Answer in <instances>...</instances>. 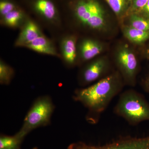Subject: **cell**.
Returning <instances> with one entry per match:
<instances>
[{
    "mask_svg": "<svg viewBox=\"0 0 149 149\" xmlns=\"http://www.w3.org/2000/svg\"><path fill=\"white\" fill-rule=\"evenodd\" d=\"M124 84L120 73L113 72L91 86L75 90L73 99L88 110L87 121L95 124L112 100L121 92Z\"/></svg>",
    "mask_w": 149,
    "mask_h": 149,
    "instance_id": "1",
    "label": "cell"
},
{
    "mask_svg": "<svg viewBox=\"0 0 149 149\" xmlns=\"http://www.w3.org/2000/svg\"><path fill=\"white\" fill-rule=\"evenodd\" d=\"M113 112L131 125L149 121V103L142 94L131 89L120 94Z\"/></svg>",
    "mask_w": 149,
    "mask_h": 149,
    "instance_id": "2",
    "label": "cell"
},
{
    "mask_svg": "<svg viewBox=\"0 0 149 149\" xmlns=\"http://www.w3.org/2000/svg\"><path fill=\"white\" fill-rule=\"evenodd\" d=\"M54 109V105L49 96L37 98L27 112L22 126L17 135L24 139L32 130L49 125Z\"/></svg>",
    "mask_w": 149,
    "mask_h": 149,
    "instance_id": "3",
    "label": "cell"
},
{
    "mask_svg": "<svg viewBox=\"0 0 149 149\" xmlns=\"http://www.w3.org/2000/svg\"><path fill=\"white\" fill-rule=\"evenodd\" d=\"M73 17L81 26L102 30L107 26L105 13L97 0H77L72 7Z\"/></svg>",
    "mask_w": 149,
    "mask_h": 149,
    "instance_id": "4",
    "label": "cell"
},
{
    "mask_svg": "<svg viewBox=\"0 0 149 149\" xmlns=\"http://www.w3.org/2000/svg\"><path fill=\"white\" fill-rule=\"evenodd\" d=\"M67 149H149V136L121 137L102 146H93L79 141L70 144Z\"/></svg>",
    "mask_w": 149,
    "mask_h": 149,
    "instance_id": "5",
    "label": "cell"
},
{
    "mask_svg": "<svg viewBox=\"0 0 149 149\" xmlns=\"http://www.w3.org/2000/svg\"><path fill=\"white\" fill-rule=\"evenodd\" d=\"M116 62L124 83L135 86L139 70V64L135 54L128 47L123 46L118 51Z\"/></svg>",
    "mask_w": 149,
    "mask_h": 149,
    "instance_id": "6",
    "label": "cell"
},
{
    "mask_svg": "<svg viewBox=\"0 0 149 149\" xmlns=\"http://www.w3.org/2000/svg\"><path fill=\"white\" fill-rule=\"evenodd\" d=\"M31 6L35 13L45 23L54 27L61 25L59 13L53 0H33Z\"/></svg>",
    "mask_w": 149,
    "mask_h": 149,
    "instance_id": "7",
    "label": "cell"
},
{
    "mask_svg": "<svg viewBox=\"0 0 149 149\" xmlns=\"http://www.w3.org/2000/svg\"><path fill=\"white\" fill-rule=\"evenodd\" d=\"M109 66L107 60L103 58L97 59L88 63L80 72V84L84 86L98 80L106 74L109 69Z\"/></svg>",
    "mask_w": 149,
    "mask_h": 149,
    "instance_id": "8",
    "label": "cell"
},
{
    "mask_svg": "<svg viewBox=\"0 0 149 149\" xmlns=\"http://www.w3.org/2000/svg\"><path fill=\"white\" fill-rule=\"evenodd\" d=\"M20 29L15 42V46L17 47L25 48L33 40L44 34L38 24L29 17Z\"/></svg>",
    "mask_w": 149,
    "mask_h": 149,
    "instance_id": "9",
    "label": "cell"
},
{
    "mask_svg": "<svg viewBox=\"0 0 149 149\" xmlns=\"http://www.w3.org/2000/svg\"><path fill=\"white\" fill-rule=\"evenodd\" d=\"M61 57L65 64L72 66L77 61V39L73 35H65L62 38L60 44Z\"/></svg>",
    "mask_w": 149,
    "mask_h": 149,
    "instance_id": "10",
    "label": "cell"
},
{
    "mask_svg": "<svg viewBox=\"0 0 149 149\" xmlns=\"http://www.w3.org/2000/svg\"><path fill=\"white\" fill-rule=\"evenodd\" d=\"M25 48L38 53L61 57L60 54L57 50L52 40L44 34L33 40L27 45Z\"/></svg>",
    "mask_w": 149,
    "mask_h": 149,
    "instance_id": "11",
    "label": "cell"
},
{
    "mask_svg": "<svg viewBox=\"0 0 149 149\" xmlns=\"http://www.w3.org/2000/svg\"><path fill=\"white\" fill-rule=\"evenodd\" d=\"M103 50V46L98 41L90 38L82 40L79 45L80 59L83 62L91 60Z\"/></svg>",
    "mask_w": 149,
    "mask_h": 149,
    "instance_id": "12",
    "label": "cell"
},
{
    "mask_svg": "<svg viewBox=\"0 0 149 149\" xmlns=\"http://www.w3.org/2000/svg\"><path fill=\"white\" fill-rule=\"evenodd\" d=\"M28 17L25 13L19 8L1 17L0 22L1 25L4 27L20 29Z\"/></svg>",
    "mask_w": 149,
    "mask_h": 149,
    "instance_id": "13",
    "label": "cell"
},
{
    "mask_svg": "<svg viewBox=\"0 0 149 149\" xmlns=\"http://www.w3.org/2000/svg\"><path fill=\"white\" fill-rule=\"evenodd\" d=\"M123 32L126 39L136 45H141L149 39V32L126 25L123 28Z\"/></svg>",
    "mask_w": 149,
    "mask_h": 149,
    "instance_id": "14",
    "label": "cell"
},
{
    "mask_svg": "<svg viewBox=\"0 0 149 149\" xmlns=\"http://www.w3.org/2000/svg\"><path fill=\"white\" fill-rule=\"evenodd\" d=\"M110 7L118 18H122L127 13L131 0H105Z\"/></svg>",
    "mask_w": 149,
    "mask_h": 149,
    "instance_id": "15",
    "label": "cell"
},
{
    "mask_svg": "<svg viewBox=\"0 0 149 149\" xmlns=\"http://www.w3.org/2000/svg\"><path fill=\"white\" fill-rule=\"evenodd\" d=\"M24 139L15 134L13 136L1 135L0 149H20Z\"/></svg>",
    "mask_w": 149,
    "mask_h": 149,
    "instance_id": "16",
    "label": "cell"
},
{
    "mask_svg": "<svg viewBox=\"0 0 149 149\" xmlns=\"http://www.w3.org/2000/svg\"><path fill=\"white\" fill-rule=\"evenodd\" d=\"M129 26L140 30L149 32V17L139 14L132 13L129 18Z\"/></svg>",
    "mask_w": 149,
    "mask_h": 149,
    "instance_id": "17",
    "label": "cell"
},
{
    "mask_svg": "<svg viewBox=\"0 0 149 149\" xmlns=\"http://www.w3.org/2000/svg\"><path fill=\"white\" fill-rule=\"evenodd\" d=\"M15 70L10 65L0 60V83L1 85H8L11 82L15 75Z\"/></svg>",
    "mask_w": 149,
    "mask_h": 149,
    "instance_id": "18",
    "label": "cell"
},
{
    "mask_svg": "<svg viewBox=\"0 0 149 149\" xmlns=\"http://www.w3.org/2000/svg\"><path fill=\"white\" fill-rule=\"evenodd\" d=\"M18 8L19 7L16 4L11 0H1L0 1L1 17Z\"/></svg>",
    "mask_w": 149,
    "mask_h": 149,
    "instance_id": "19",
    "label": "cell"
},
{
    "mask_svg": "<svg viewBox=\"0 0 149 149\" xmlns=\"http://www.w3.org/2000/svg\"><path fill=\"white\" fill-rule=\"evenodd\" d=\"M148 0H131L130 10L132 13H139L146 4Z\"/></svg>",
    "mask_w": 149,
    "mask_h": 149,
    "instance_id": "20",
    "label": "cell"
},
{
    "mask_svg": "<svg viewBox=\"0 0 149 149\" xmlns=\"http://www.w3.org/2000/svg\"><path fill=\"white\" fill-rule=\"evenodd\" d=\"M147 56L149 60V47L147 50ZM143 88L144 91L149 94V74L143 84Z\"/></svg>",
    "mask_w": 149,
    "mask_h": 149,
    "instance_id": "21",
    "label": "cell"
},
{
    "mask_svg": "<svg viewBox=\"0 0 149 149\" xmlns=\"http://www.w3.org/2000/svg\"><path fill=\"white\" fill-rule=\"evenodd\" d=\"M138 14L144 16L149 17V0L148 1L146 5L143 8V9L141 11V12L139 13Z\"/></svg>",
    "mask_w": 149,
    "mask_h": 149,
    "instance_id": "22",
    "label": "cell"
},
{
    "mask_svg": "<svg viewBox=\"0 0 149 149\" xmlns=\"http://www.w3.org/2000/svg\"><path fill=\"white\" fill-rule=\"evenodd\" d=\"M31 149H38V148H37V147H34V148H32Z\"/></svg>",
    "mask_w": 149,
    "mask_h": 149,
    "instance_id": "23",
    "label": "cell"
}]
</instances>
